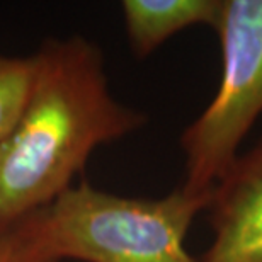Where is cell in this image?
I'll list each match as a JSON object with an SVG mask.
<instances>
[{
	"mask_svg": "<svg viewBox=\"0 0 262 262\" xmlns=\"http://www.w3.org/2000/svg\"><path fill=\"white\" fill-rule=\"evenodd\" d=\"M213 29L222 45L220 85L181 135L182 187L192 194L213 191L262 114V0H222Z\"/></svg>",
	"mask_w": 262,
	"mask_h": 262,
	"instance_id": "3957f363",
	"label": "cell"
},
{
	"mask_svg": "<svg viewBox=\"0 0 262 262\" xmlns=\"http://www.w3.org/2000/svg\"><path fill=\"white\" fill-rule=\"evenodd\" d=\"M222 0H124L121 12L129 48L146 58L172 36L192 26L214 28Z\"/></svg>",
	"mask_w": 262,
	"mask_h": 262,
	"instance_id": "5b68a950",
	"label": "cell"
},
{
	"mask_svg": "<svg viewBox=\"0 0 262 262\" xmlns=\"http://www.w3.org/2000/svg\"><path fill=\"white\" fill-rule=\"evenodd\" d=\"M36 72L34 55L0 53V143L10 135L28 102Z\"/></svg>",
	"mask_w": 262,
	"mask_h": 262,
	"instance_id": "8992f818",
	"label": "cell"
},
{
	"mask_svg": "<svg viewBox=\"0 0 262 262\" xmlns=\"http://www.w3.org/2000/svg\"><path fill=\"white\" fill-rule=\"evenodd\" d=\"M34 60L28 102L0 143V230L51 204L99 146L148 121L113 96L102 51L83 36L46 39Z\"/></svg>",
	"mask_w": 262,
	"mask_h": 262,
	"instance_id": "6da1fadb",
	"label": "cell"
},
{
	"mask_svg": "<svg viewBox=\"0 0 262 262\" xmlns=\"http://www.w3.org/2000/svg\"><path fill=\"white\" fill-rule=\"evenodd\" d=\"M209 198L182 186L160 198L119 196L83 181L19 225L56 262H199L186 237Z\"/></svg>",
	"mask_w": 262,
	"mask_h": 262,
	"instance_id": "7a4b0ae2",
	"label": "cell"
},
{
	"mask_svg": "<svg viewBox=\"0 0 262 262\" xmlns=\"http://www.w3.org/2000/svg\"><path fill=\"white\" fill-rule=\"evenodd\" d=\"M206 211L213 238L199 262H262V140L216 182Z\"/></svg>",
	"mask_w": 262,
	"mask_h": 262,
	"instance_id": "277c9868",
	"label": "cell"
},
{
	"mask_svg": "<svg viewBox=\"0 0 262 262\" xmlns=\"http://www.w3.org/2000/svg\"><path fill=\"white\" fill-rule=\"evenodd\" d=\"M0 262H56L36 245L19 223L0 230Z\"/></svg>",
	"mask_w": 262,
	"mask_h": 262,
	"instance_id": "52a82bcc",
	"label": "cell"
}]
</instances>
